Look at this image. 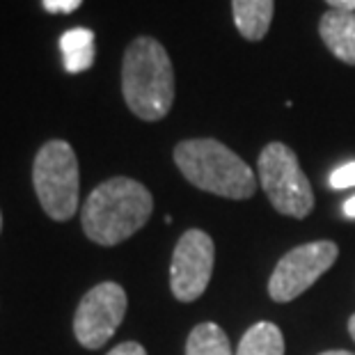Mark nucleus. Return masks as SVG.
<instances>
[{
    "label": "nucleus",
    "mask_w": 355,
    "mask_h": 355,
    "mask_svg": "<svg viewBox=\"0 0 355 355\" xmlns=\"http://www.w3.org/2000/svg\"><path fill=\"white\" fill-rule=\"evenodd\" d=\"M64 69L69 73L87 71L94 64V33L89 28H71L60 37Z\"/></svg>",
    "instance_id": "nucleus-11"
},
{
    "label": "nucleus",
    "mask_w": 355,
    "mask_h": 355,
    "mask_svg": "<svg viewBox=\"0 0 355 355\" xmlns=\"http://www.w3.org/2000/svg\"><path fill=\"white\" fill-rule=\"evenodd\" d=\"M154 198L140 181L112 177L89 193L80 209L87 239L99 245H117L147 225Z\"/></svg>",
    "instance_id": "nucleus-1"
},
{
    "label": "nucleus",
    "mask_w": 355,
    "mask_h": 355,
    "mask_svg": "<svg viewBox=\"0 0 355 355\" xmlns=\"http://www.w3.org/2000/svg\"><path fill=\"white\" fill-rule=\"evenodd\" d=\"M234 355H284V337L275 323H254L243 335Z\"/></svg>",
    "instance_id": "nucleus-12"
},
{
    "label": "nucleus",
    "mask_w": 355,
    "mask_h": 355,
    "mask_svg": "<svg viewBox=\"0 0 355 355\" xmlns=\"http://www.w3.org/2000/svg\"><path fill=\"white\" fill-rule=\"evenodd\" d=\"M126 291L117 282H101L83 296L73 316V335L85 349H101L122 326Z\"/></svg>",
    "instance_id": "nucleus-7"
},
{
    "label": "nucleus",
    "mask_w": 355,
    "mask_h": 355,
    "mask_svg": "<svg viewBox=\"0 0 355 355\" xmlns=\"http://www.w3.org/2000/svg\"><path fill=\"white\" fill-rule=\"evenodd\" d=\"M122 94L128 110L145 122H158L175 103V69L161 42L138 37L122 62Z\"/></svg>",
    "instance_id": "nucleus-2"
},
{
    "label": "nucleus",
    "mask_w": 355,
    "mask_h": 355,
    "mask_svg": "<svg viewBox=\"0 0 355 355\" xmlns=\"http://www.w3.org/2000/svg\"><path fill=\"white\" fill-rule=\"evenodd\" d=\"M330 186L337 188V191H344V188L355 186V161L342 165L330 175Z\"/></svg>",
    "instance_id": "nucleus-14"
},
{
    "label": "nucleus",
    "mask_w": 355,
    "mask_h": 355,
    "mask_svg": "<svg viewBox=\"0 0 355 355\" xmlns=\"http://www.w3.org/2000/svg\"><path fill=\"white\" fill-rule=\"evenodd\" d=\"M339 248L332 241H314L286 252L270 275L268 293L277 303H291L337 261Z\"/></svg>",
    "instance_id": "nucleus-6"
},
{
    "label": "nucleus",
    "mask_w": 355,
    "mask_h": 355,
    "mask_svg": "<svg viewBox=\"0 0 355 355\" xmlns=\"http://www.w3.org/2000/svg\"><path fill=\"white\" fill-rule=\"evenodd\" d=\"M216 248L207 232L188 230L179 239L170 263V286L181 303L198 300L209 286L214 273Z\"/></svg>",
    "instance_id": "nucleus-8"
},
{
    "label": "nucleus",
    "mask_w": 355,
    "mask_h": 355,
    "mask_svg": "<svg viewBox=\"0 0 355 355\" xmlns=\"http://www.w3.org/2000/svg\"><path fill=\"white\" fill-rule=\"evenodd\" d=\"M330 10H344V12H355V0H326Z\"/></svg>",
    "instance_id": "nucleus-17"
},
{
    "label": "nucleus",
    "mask_w": 355,
    "mask_h": 355,
    "mask_svg": "<svg viewBox=\"0 0 355 355\" xmlns=\"http://www.w3.org/2000/svg\"><path fill=\"white\" fill-rule=\"evenodd\" d=\"M175 163L200 191L227 200H248L257 191V177L245 161L214 138L184 140L175 147Z\"/></svg>",
    "instance_id": "nucleus-3"
},
{
    "label": "nucleus",
    "mask_w": 355,
    "mask_h": 355,
    "mask_svg": "<svg viewBox=\"0 0 355 355\" xmlns=\"http://www.w3.org/2000/svg\"><path fill=\"white\" fill-rule=\"evenodd\" d=\"M0 230H3V216H0Z\"/></svg>",
    "instance_id": "nucleus-21"
},
{
    "label": "nucleus",
    "mask_w": 355,
    "mask_h": 355,
    "mask_svg": "<svg viewBox=\"0 0 355 355\" xmlns=\"http://www.w3.org/2000/svg\"><path fill=\"white\" fill-rule=\"evenodd\" d=\"M108 355H147V351L142 349L138 342H124V344L115 346Z\"/></svg>",
    "instance_id": "nucleus-16"
},
{
    "label": "nucleus",
    "mask_w": 355,
    "mask_h": 355,
    "mask_svg": "<svg viewBox=\"0 0 355 355\" xmlns=\"http://www.w3.org/2000/svg\"><path fill=\"white\" fill-rule=\"evenodd\" d=\"M33 184L42 209L53 220H69L78 211L80 172L69 142L49 140L35 156Z\"/></svg>",
    "instance_id": "nucleus-4"
},
{
    "label": "nucleus",
    "mask_w": 355,
    "mask_h": 355,
    "mask_svg": "<svg viewBox=\"0 0 355 355\" xmlns=\"http://www.w3.org/2000/svg\"><path fill=\"white\" fill-rule=\"evenodd\" d=\"M259 184L270 204L282 216L307 218L314 209V193L309 179L300 170V163L291 147L284 142H270L263 147L257 161Z\"/></svg>",
    "instance_id": "nucleus-5"
},
{
    "label": "nucleus",
    "mask_w": 355,
    "mask_h": 355,
    "mask_svg": "<svg viewBox=\"0 0 355 355\" xmlns=\"http://www.w3.org/2000/svg\"><path fill=\"white\" fill-rule=\"evenodd\" d=\"M232 14L239 33L248 42H259L273 24L275 0H232Z\"/></svg>",
    "instance_id": "nucleus-10"
},
{
    "label": "nucleus",
    "mask_w": 355,
    "mask_h": 355,
    "mask_svg": "<svg viewBox=\"0 0 355 355\" xmlns=\"http://www.w3.org/2000/svg\"><path fill=\"white\" fill-rule=\"evenodd\" d=\"M349 332H351V337H353V342H355V314L349 319Z\"/></svg>",
    "instance_id": "nucleus-19"
},
{
    "label": "nucleus",
    "mask_w": 355,
    "mask_h": 355,
    "mask_svg": "<svg viewBox=\"0 0 355 355\" xmlns=\"http://www.w3.org/2000/svg\"><path fill=\"white\" fill-rule=\"evenodd\" d=\"M319 35L332 55L355 67V12L328 10L319 21Z\"/></svg>",
    "instance_id": "nucleus-9"
},
{
    "label": "nucleus",
    "mask_w": 355,
    "mask_h": 355,
    "mask_svg": "<svg viewBox=\"0 0 355 355\" xmlns=\"http://www.w3.org/2000/svg\"><path fill=\"white\" fill-rule=\"evenodd\" d=\"M186 355H234L230 337L218 323H200L191 330L186 342Z\"/></svg>",
    "instance_id": "nucleus-13"
},
{
    "label": "nucleus",
    "mask_w": 355,
    "mask_h": 355,
    "mask_svg": "<svg viewBox=\"0 0 355 355\" xmlns=\"http://www.w3.org/2000/svg\"><path fill=\"white\" fill-rule=\"evenodd\" d=\"M49 14H71L83 5V0H42Z\"/></svg>",
    "instance_id": "nucleus-15"
},
{
    "label": "nucleus",
    "mask_w": 355,
    "mask_h": 355,
    "mask_svg": "<svg viewBox=\"0 0 355 355\" xmlns=\"http://www.w3.org/2000/svg\"><path fill=\"white\" fill-rule=\"evenodd\" d=\"M344 214L349 216V218H355V195H353L351 200L344 202Z\"/></svg>",
    "instance_id": "nucleus-18"
},
{
    "label": "nucleus",
    "mask_w": 355,
    "mask_h": 355,
    "mask_svg": "<svg viewBox=\"0 0 355 355\" xmlns=\"http://www.w3.org/2000/svg\"><path fill=\"white\" fill-rule=\"evenodd\" d=\"M321 355H353V353H349V351H326Z\"/></svg>",
    "instance_id": "nucleus-20"
}]
</instances>
